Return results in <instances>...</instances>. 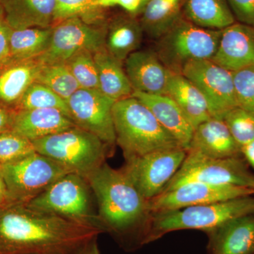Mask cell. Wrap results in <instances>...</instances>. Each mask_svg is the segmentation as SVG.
<instances>
[{
    "instance_id": "1",
    "label": "cell",
    "mask_w": 254,
    "mask_h": 254,
    "mask_svg": "<svg viewBox=\"0 0 254 254\" xmlns=\"http://www.w3.org/2000/svg\"><path fill=\"white\" fill-rule=\"evenodd\" d=\"M103 232L93 224L21 203L0 208V254H72Z\"/></svg>"
},
{
    "instance_id": "2",
    "label": "cell",
    "mask_w": 254,
    "mask_h": 254,
    "mask_svg": "<svg viewBox=\"0 0 254 254\" xmlns=\"http://www.w3.org/2000/svg\"><path fill=\"white\" fill-rule=\"evenodd\" d=\"M85 179L98 202V218L105 232L125 235L145 231L151 215L148 200L122 169L105 163Z\"/></svg>"
},
{
    "instance_id": "3",
    "label": "cell",
    "mask_w": 254,
    "mask_h": 254,
    "mask_svg": "<svg viewBox=\"0 0 254 254\" xmlns=\"http://www.w3.org/2000/svg\"><path fill=\"white\" fill-rule=\"evenodd\" d=\"M113 115L116 143L125 160L181 147L151 111L133 97L115 102Z\"/></svg>"
},
{
    "instance_id": "4",
    "label": "cell",
    "mask_w": 254,
    "mask_h": 254,
    "mask_svg": "<svg viewBox=\"0 0 254 254\" xmlns=\"http://www.w3.org/2000/svg\"><path fill=\"white\" fill-rule=\"evenodd\" d=\"M252 213H254V195L153 213L145 228L143 243L177 230L211 232L229 220Z\"/></svg>"
},
{
    "instance_id": "5",
    "label": "cell",
    "mask_w": 254,
    "mask_h": 254,
    "mask_svg": "<svg viewBox=\"0 0 254 254\" xmlns=\"http://www.w3.org/2000/svg\"><path fill=\"white\" fill-rule=\"evenodd\" d=\"M32 142L37 153L84 178L106 163L113 153L100 138L77 126Z\"/></svg>"
},
{
    "instance_id": "6",
    "label": "cell",
    "mask_w": 254,
    "mask_h": 254,
    "mask_svg": "<svg viewBox=\"0 0 254 254\" xmlns=\"http://www.w3.org/2000/svg\"><path fill=\"white\" fill-rule=\"evenodd\" d=\"M221 31L200 27L180 17L159 38L155 53L170 71L181 73L190 62L213 58Z\"/></svg>"
},
{
    "instance_id": "7",
    "label": "cell",
    "mask_w": 254,
    "mask_h": 254,
    "mask_svg": "<svg viewBox=\"0 0 254 254\" xmlns=\"http://www.w3.org/2000/svg\"><path fill=\"white\" fill-rule=\"evenodd\" d=\"M53 159L35 152L14 163L0 165V175L15 203L26 204L60 178L71 173Z\"/></svg>"
},
{
    "instance_id": "8",
    "label": "cell",
    "mask_w": 254,
    "mask_h": 254,
    "mask_svg": "<svg viewBox=\"0 0 254 254\" xmlns=\"http://www.w3.org/2000/svg\"><path fill=\"white\" fill-rule=\"evenodd\" d=\"M190 182L254 189V174L240 156L215 158L188 150L181 167L162 193Z\"/></svg>"
},
{
    "instance_id": "9",
    "label": "cell",
    "mask_w": 254,
    "mask_h": 254,
    "mask_svg": "<svg viewBox=\"0 0 254 254\" xmlns=\"http://www.w3.org/2000/svg\"><path fill=\"white\" fill-rule=\"evenodd\" d=\"M91 191L84 177L68 173L25 205L33 210L93 224L103 229L98 215L92 211Z\"/></svg>"
},
{
    "instance_id": "10",
    "label": "cell",
    "mask_w": 254,
    "mask_h": 254,
    "mask_svg": "<svg viewBox=\"0 0 254 254\" xmlns=\"http://www.w3.org/2000/svg\"><path fill=\"white\" fill-rule=\"evenodd\" d=\"M181 147L157 150L125 160L122 170L147 200L162 193L186 158Z\"/></svg>"
},
{
    "instance_id": "11",
    "label": "cell",
    "mask_w": 254,
    "mask_h": 254,
    "mask_svg": "<svg viewBox=\"0 0 254 254\" xmlns=\"http://www.w3.org/2000/svg\"><path fill=\"white\" fill-rule=\"evenodd\" d=\"M181 73L204 96L213 118L222 120L227 112L238 107L232 71L211 60L190 62Z\"/></svg>"
},
{
    "instance_id": "12",
    "label": "cell",
    "mask_w": 254,
    "mask_h": 254,
    "mask_svg": "<svg viewBox=\"0 0 254 254\" xmlns=\"http://www.w3.org/2000/svg\"><path fill=\"white\" fill-rule=\"evenodd\" d=\"M106 30L95 27L80 17L64 20L53 26L48 50L36 58L43 64L66 63L73 55L89 50L95 53L105 47Z\"/></svg>"
},
{
    "instance_id": "13",
    "label": "cell",
    "mask_w": 254,
    "mask_h": 254,
    "mask_svg": "<svg viewBox=\"0 0 254 254\" xmlns=\"http://www.w3.org/2000/svg\"><path fill=\"white\" fill-rule=\"evenodd\" d=\"M254 195V189L230 185L190 182L148 200L151 214L162 213Z\"/></svg>"
},
{
    "instance_id": "14",
    "label": "cell",
    "mask_w": 254,
    "mask_h": 254,
    "mask_svg": "<svg viewBox=\"0 0 254 254\" xmlns=\"http://www.w3.org/2000/svg\"><path fill=\"white\" fill-rule=\"evenodd\" d=\"M71 120L112 148L116 143L113 109L115 100L99 90L79 88L67 100Z\"/></svg>"
},
{
    "instance_id": "15",
    "label": "cell",
    "mask_w": 254,
    "mask_h": 254,
    "mask_svg": "<svg viewBox=\"0 0 254 254\" xmlns=\"http://www.w3.org/2000/svg\"><path fill=\"white\" fill-rule=\"evenodd\" d=\"M125 62V72L133 91L166 95L171 71L160 61L155 52L136 50Z\"/></svg>"
},
{
    "instance_id": "16",
    "label": "cell",
    "mask_w": 254,
    "mask_h": 254,
    "mask_svg": "<svg viewBox=\"0 0 254 254\" xmlns=\"http://www.w3.org/2000/svg\"><path fill=\"white\" fill-rule=\"evenodd\" d=\"M211 60L232 72L254 65V27L235 23L222 30Z\"/></svg>"
},
{
    "instance_id": "17",
    "label": "cell",
    "mask_w": 254,
    "mask_h": 254,
    "mask_svg": "<svg viewBox=\"0 0 254 254\" xmlns=\"http://www.w3.org/2000/svg\"><path fill=\"white\" fill-rule=\"evenodd\" d=\"M76 126L67 115L54 108L13 110L11 130L31 141Z\"/></svg>"
},
{
    "instance_id": "18",
    "label": "cell",
    "mask_w": 254,
    "mask_h": 254,
    "mask_svg": "<svg viewBox=\"0 0 254 254\" xmlns=\"http://www.w3.org/2000/svg\"><path fill=\"white\" fill-rule=\"evenodd\" d=\"M188 150L215 158L242 155L240 145L224 120L213 117L195 127Z\"/></svg>"
},
{
    "instance_id": "19",
    "label": "cell",
    "mask_w": 254,
    "mask_h": 254,
    "mask_svg": "<svg viewBox=\"0 0 254 254\" xmlns=\"http://www.w3.org/2000/svg\"><path fill=\"white\" fill-rule=\"evenodd\" d=\"M131 97L145 105L160 125L176 139L180 146L189 150L194 128L170 97L167 95L148 94L138 91H133Z\"/></svg>"
},
{
    "instance_id": "20",
    "label": "cell",
    "mask_w": 254,
    "mask_h": 254,
    "mask_svg": "<svg viewBox=\"0 0 254 254\" xmlns=\"http://www.w3.org/2000/svg\"><path fill=\"white\" fill-rule=\"evenodd\" d=\"M55 0H0V10L11 29L51 28Z\"/></svg>"
},
{
    "instance_id": "21",
    "label": "cell",
    "mask_w": 254,
    "mask_h": 254,
    "mask_svg": "<svg viewBox=\"0 0 254 254\" xmlns=\"http://www.w3.org/2000/svg\"><path fill=\"white\" fill-rule=\"evenodd\" d=\"M210 233L214 254H252L254 213L229 220Z\"/></svg>"
},
{
    "instance_id": "22",
    "label": "cell",
    "mask_w": 254,
    "mask_h": 254,
    "mask_svg": "<svg viewBox=\"0 0 254 254\" xmlns=\"http://www.w3.org/2000/svg\"><path fill=\"white\" fill-rule=\"evenodd\" d=\"M43 64L37 59L15 61L0 69V102L13 109L36 81Z\"/></svg>"
},
{
    "instance_id": "23",
    "label": "cell",
    "mask_w": 254,
    "mask_h": 254,
    "mask_svg": "<svg viewBox=\"0 0 254 254\" xmlns=\"http://www.w3.org/2000/svg\"><path fill=\"white\" fill-rule=\"evenodd\" d=\"M166 95L176 103L194 128L212 117L204 96L182 73L171 71Z\"/></svg>"
},
{
    "instance_id": "24",
    "label": "cell",
    "mask_w": 254,
    "mask_h": 254,
    "mask_svg": "<svg viewBox=\"0 0 254 254\" xmlns=\"http://www.w3.org/2000/svg\"><path fill=\"white\" fill-rule=\"evenodd\" d=\"M99 81V91L115 101L131 97L133 93L123 63L103 48L93 53Z\"/></svg>"
},
{
    "instance_id": "25",
    "label": "cell",
    "mask_w": 254,
    "mask_h": 254,
    "mask_svg": "<svg viewBox=\"0 0 254 254\" xmlns=\"http://www.w3.org/2000/svg\"><path fill=\"white\" fill-rule=\"evenodd\" d=\"M185 18L200 27L223 30L235 23L227 0H184Z\"/></svg>"
},
{
    "instance_id": "26",
    "label": "cell",
    "mask_w": 254,
    "mask_h": 254,
    "mask_svg": "<svg viewBox=\"0 0 254 254\" xmlns=\"http://www.w3.org/2000/svg\"><path fill=\"white\" fill-rule=\"evenodd\" d=\"M143 31L141 23L133 18H117L106 29L105 48L123 63L141 46Z\"/></svg>"
},
{
    "instance_id": "27",
    "label": "cell",
    "mask_w": 254,
    "mask_h": 254,
    "mask_svg": "<svg viewBox=\"0 0 254 254\" xmlns=\"http://www.w3.org/2000/svg\"><path fill=\"white\" fill-rule=\"evenodd\" d=\"M184 0H149L143 8L141 26L153 39L158 40L181 16Z\"/></svg>"
},
{
    "instance_id": "28",
    "label": "cell",
    "mask_w": 254,
    "mask_h": 254,
    "mask_svg": "<svg viewBox=\"0 0 254 254\" xmlns=\"http://www.w3.org/2000/svg\"><path fill=\"white\" fill-rule=\"evenodd\" d=\"M53 27L11 29L9 49L11 60L24 61L36 59L48 50Z\"/></svg>"
},
{
    "instance_id": "29",
    "label": "cell",
    "mask_w": 254,
    "mask_h": 254,
    "mask_svg": "<svg viewBox=\"0 0 254 254\" xmlns=\"http://www.w3.org/2000/svg\"><path fill=\"white\" fill-rule=\"evenodd\" d=\"M36 82L48 87L66 101L81 88L66 63L43 64Z\"/></svg>"
},
{
    "instance_id": "30",
    "label": "cell",
    "mask_w": 254,
    "mask_h": 254,
    "mask_svg": "<svg viewBox=\"0 0 254 254\" xmlns=\"http://www.w3.org/2000/svg\"><path fill=\"white\" fill-rule=\"evenodd\" d=\"M44 108L59 110L71 118L66 100L56 94L48 87L38 82H35L28 88L12 110L17 111Z\"/></svg>"
},
{
    "instance_id": "31",
    "label": "cell",
    "mask_w": 254,
    "mask_h": 254,
    "mask_svg": "<svg viewBox=\"0 0 254 254\" xmlns=\"http://www.w3.org/2000/svg\"><path fill=\"white\" fill-rule=\"evenodd\" d=\"M66 64L80 88L99 90L98 69L93 53L89 50H82L73 55Z\"/></svg>"
},
{
    "instance_id": "32",
    "label": "cell",
    "mask_w": 254,
    "mask_h": 254,
    "mask_svg": "<svg viewBox=\"0 0 254 254\" xmlns=\"http://www.w3.org/2000/svg\"><path fill=\"white\" fill-rule=\"evenodd\" d=\"M35 152L33 142L12 130L0 133V165L14 163Z\"/></svg>"
},
{
    "instance_id": "33",
    "label": "cell",
    "mask_w": 254,
    "mask_h": 254,
    "mask_svg": "<svg viewBox=\"0 0 254 254\" xmlns=\"http://www.w3.org/2000/svg\"><path fill=\"white\" fill-rule=\"evenodd\" d=\"M222 120L240 148L254 141V114L237 107L227 112Z\"/></svg>"
},
{
    "instance_id": "34",
    "label": "cell",
    "mask_w": 254,
    "mask_h": 254,
    "mask_svg": "<svg viewBox=\"0 0 254 254\" xmlns=\"http://www.w3.org/2000/svg\"><path fill=\"white\" fill-rule=\"evenodd\" d=\"M238 107L254 114V65L232 72Z\"/></svg>"
},
{
    "instance_id": "35",
    "label": "cell",
    "mask_w": 254,
    "mask_h": 254,
    "mask_svg": "<svg viewBox=\"0 0 254 254\" xmlns=\"http://www.w3.org/2000/svg\"><path fill=\"white\" fill-rule=\"evenodd\" d=\"M97 0H55L54 25L72 17L95 14ZM53 25V26H54Z\"/></svg>"
},
{
    "instance_id": "36",
    "label": "cell",
    "mask_w": 254,
    "mask_h": 254,
    "mask_svg": "<svg viewBox=\"0 0 254 254\" xmlns=\"http://www.w3.org/2000/svg\"><path fill=\"white\" fill-rule=\"evenodd\" d=\"M240 23L254 27V0H227Z\"/></svg>"
},
{
    "instance_id": "37",
    "label": "cell",
    "mask_w": 254,
    "mask_h": 254,
    "mask_svg": "<svg viewBox=\"0 0 254 254\" xmlns=\"http://www.w3.org/2000/svg\"><path fill=\"white\" fill-rule=\"evenodd\" d=\"M11 28L5 21L0 10V69L12 63L9 49V34Z\"/></svg>"
},
{
    "instance_id": "38",
    "label": "cell",
    "mask_w": 254,
    "mask_h": 254,
    "mask_svg": "<svg viewBox=\"0 0 254 254\" xmlns=\"http://www.w3.org/2000/svg\"><path fill=\"white\" fill-rule=\"evenodd\" d=\"M13 110L0 102V133L11 130Z\"/></svg>"
},
{
    "instance_id": "39",
    "label": "cell",
    "mask_w": 254,
    "mask_h": 254,
    "mask_svg": "<svg viewBox=\"0 0 254 254\" xmlns=\"http://www.w3.org/2000/svg\"><path fill=\"white\" fill-rule=\"evenodd\" d=\"M119 6L130 13H136L143 9V0H120Z\"/></svg>"
},
{
    "instance_id": "40",
    "label": "cell",
    "mask_w": 254,
    "mask_h": 254,
    "mask_svg": "<svg viewBox=\"0 0 254 254\" xmlns=\"http://www.w3.org/2000/svg\"><path fill=\"white\" fill-rule=\"evenodd\" d=\"M15 203L10 196L2 177L0 175V208Z\"/></svg>"
},
{
    "instance_id": "41",
    "label": "cell",
    "mask_w": 254,
    "mask_h": 254,
    "mask_svg": "<svg viewBox=\"0 0 254 254\" xmlns=\"http://www.w3.org/2000/svg\"><path fill=\"white\" fill-rule=\"evenodd\" d=\"M72 254H100L99 248H98V244H97V239H94L88 242L86 245H83L81 248L78 249L76 252H73Z\"/></svg>"
},
{
    "instance_id": "42",
    "label": "cell",
    "mask_w": 254,
    "mask_h": 254,
    "mask_svg": "<svg viewBox=\"0 0 254 254\" xmlns=\"http://www.w3.org/2000/svg\"><path fill=\"white\" fill-rule=\"evenodd\" d=\"M241 152L246 161L254 169V141L241 147Z\"/></svg>"
},
{
    "instance_id": "43",
    "label": "cell",
    "mask_w": 254,
    "mask_h": 254,
    "mask_svg": "<svg viewBox=\"0 0 254 254\" xmlns=\"http://www.w3.org/2000/svg\"><path fill=\"white\" fill-rule=\"evenodd\" d=\"M120 0H97L96 6L98 9L110 7V6L118 5Z\"/></svg>"
},
{
    "instance_id": "44",
    "label": "cell",
    "mask_w": 254,
    "mask_h": 254,
    "mask_svg": "<svg viewBox=\"0 0 254 254\" xmlns=\"http://www.w3.org/2000/svg\"><path fill=\"white\" fill-rule=\"evenodd\" d=\"M149 0H143V8L144 7L145 4H146Z\"/></svg>"
}]
</instances>
